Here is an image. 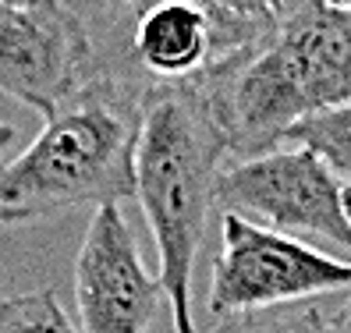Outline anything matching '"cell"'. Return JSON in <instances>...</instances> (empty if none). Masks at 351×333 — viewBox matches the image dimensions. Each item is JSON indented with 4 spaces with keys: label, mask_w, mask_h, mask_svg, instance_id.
Instances as JSON below:
<instances>
[{
    "label": "cell",
    "mask_w": 351,
    "mask_h": 333,
    "mask_svg": "<svg viewBox=\"0 0 351 333\" xmlns=\"http://www.w3.org/2000/svg\"><path fill=\"white\" fill-rule=\"evenodd\" d=\"M146 92L96 75L39 135L0 163V227H32L135 199V145Z\"/></svg>",
    "instance_id": "obj_1"
},
{
    "label": "cell",
    "mask_w": 351,
    "mask_h": 333,
    "mask_svg": "<svg viewBox=\"0 0 351 333\" xmlns=\"http://www.w3.org/2000/svg\"><path fill=\"white\" fill-rule=\"evenodd\" d=\"M202 89L231 160L277 149L298 121L351 103V8L291 0L277 29Z\"/></svg>",
    "instance_id": "obj_2"
},
{
    "label": "cell",
    "mask_w": 351,
    "mask_h": 333,
    "mask_svg": "<svg viewBox=\"0 0 351 333\" xmlns=\"http://www.w3.org/2000/svg\"><path fill=\"white\" fill-rule=\"evenodd\" d=\"M227 163L231 149L202 82L146 92L135 145V199L156 241L174 333H195L192 277Z\"/></svg>",
    "instance_id": "obj_3"
},
{
    "label": "cell",
    "mask_w": 351,
    "mask_h": 333,
    "mask_svg": "<svg viewBox=\"0 0 351 333\" xmlns=\"http://www.w3.org/2000/svg\"><path fill=\"white\" fill-rule=\"evenodd\" d=\"M103 11L110 18V39H93L96 75L121 78L142 92L199 86L277 29L210 0H121Z\"/></svg>",
    "instance_id": "obj_4"
},
{
    "label": "cell",
    "mask_w": 351,
    "mask_h": 333,
    "mask_svg": "<svg viewBox=\"0 0 351 333\" xmlns=\"http://www.w3.org/2000/svg\"><path fill=\"white\" fill-rule=\"evenodd\" d=\"M348 291L351 262L238 213H220V252L206 291L210 316H256Z\"/></svg>",
    "instance_id": "obj_5"
},
{
    "label": "cell",
    "mask_w": 351,
    "mask_h": 333,
    "mask_svg": "<svg viewBox=\"0 0 351 333\" xmlns=\"http://www.w3.org/2000/svg\"><path fill=\"white\" fill-rule=\"evenodd\" d=\"M217 210L291 238H319L351 256L344 184L302 145H277L259 156L231 160L217 181Z\"/></svg>",
    "instance_id": "obj_6"
},
{
    "label": "cell",
    "mask_w": 351,
    "mask_h": 333,
    "mask_svg": "<svg viewBox=\"0 0 351 333\" xmlns=\"http://www.w3.org/2000/svg\"><path fill=\"white\" fill-rule=\"evenodd\" d=\"M89 78L96 43L71 0H0V96L50 117Z\"/></svg>",
    "instance_id": "obj_7"
},
{
    "label": "cell",
    "mask_w": 351,
    "mask_h": 333,
    "mask_svg": "<svg viewBox=\"0 0 351 333\" xmlns=\"http://www.w3.org/2000/svg\"><path fill=\"white\" fill-rule=\"evenodd\" d=\"M75 305L82 333H153L167 287L142 262L121 206H99L75 256Z\"/></svg>",
    "instance_id": "obj_8"
},
{
    "label": "cell",
    "mask_w": 351,
    "mask_h": 333,
    "mask_svg": "<svg viewBox=\"0 0 351 333\" xmlns=\"http://www.w3.org/2000/svg\"><path fill=\"white\" fill-rule=\"evenodd\" d=\"M280 145H302V149L316 153L337 174L341 184H351V103L326 107L298 121Z\"/></svg>",
    "instance_id": "obj_9"
},
{
    "label": "cell",
    "mask_w": 351,
    "mask_h": 333,
    "mask_svg": "<svg viewBox=\"0 0 351 333\" xmlns=\"http://www.w3.org/2000/svg\"><path fill=\"white\" fill-rule=\"evenodd\" d=\"M0 333H82L53 287L0 298Z\"/></svg>",
    "instance_id": "obj_10"
},
{
    "label": "cell",
    "mask_w": 351,
    "mask_h": 333,
    "mask_svg": "<svg viewBox=\"0 0 351 333\" xmlns=\"http://www.w3.org/2000/svg\"><path fill=\"white\" fill-rule=\"evenodd\" d=\"M202 333H334V323H330L323 308L302 305L295 312L274 308V312H256V316H231L220 326L202 330Z\"/></svg>",
    "instance_id": "obj_11"
},
{
    "label": "cell",
    "mask_w": 351,
    "mask_h": 333,
    "mask_svg": "<svg viewBox=\"0 0 351 333\" xmlns=\"http://www.w3.org/2000/svg\"><path fill=\"white\" fill-rule=\"evenodd\" d=\"M110 4H121V0H99V8H110ZM210 4L231 11V14H238V18H249V22H256V25L274 29V25L280 22L284 8L291 4V0H210Z\"/></svg>",
    "instance_id": "obj_12"
},
{
    "label": "cell",
    "mask_w": 351,
    "mask_h": 333,
    "mask_svg": "<svg viewBox=\"0 0 351 333\" xmlns=\"http://www.w3.org/2000/svg\"><path fill=\"white\" fill-rule=\"evenodd\" d=\"M330 323H334V333H351V291H348V301L341 305L337 316H330Z\"/></svg>",
    "instance_id": "obj_13"
},
{
    "label": "cell",
    "mask_w": 351,
    "mask_h": 333,
    "mask_svg": "<svg viewBox=\"0 0 351 333\" xmlns=\"http://www.w3.org/2000/svg\"><path fill=\"white\" fill-rule=\"evenodd\" d=\"M14 138H18V128H14V124H8V121H0V156H4L11 145H14Z\"/></svg>",
    "instance_id": "obj_14"
},
{
    "label": "cell",
    "mask_w": 351,
    "mask_h": 333,
    "mask_svg": "<svg viewBox=\"0 0 351 333\" xmlns=\"http://www.w3.org/2000/svg\"><path fill=\"white\" fill-rule=\"evenodd\" d=\"M344 213H348V220H351V184H344Z\"/></svg>",
    "instance_id": "obj_15"
},
{
    "label": "cell",
    "mask_w": 351,
    "mask_h": 333,
    "mask_svg": "<svg viewBox=\"0 0 351 333\" xmlns=\"http://www.w3.org/2000/svg\"><path fill=\"white\" fill-rule=\"evenodd\" d=\"M326 4H334V8H351V0H326Z\"/></svg>",
    "instance_id": "obj_16"
},
{
    "label": "cell",
    "mask_w": 351,
    "mask_h": 333,
    "mask_svg": "<svg viewBox=\"0 0 351 333\" xmlns=\"http://www.w3.org/2000/svg\"><path fill=\"white\" fill-rule=\"evenodd\" d=\"M348 262H351V259H348Z\"/></svg>",
    "instance_id": "obj_17"
}]
</instances>
